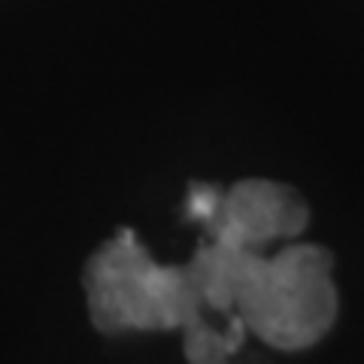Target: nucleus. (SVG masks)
Returning <instances> with one entry per match:
<instances>
[{"mask_svg":"<svg viewBox=\"0 0 364 364\" xmlns=\"http://www.w3.org/2000/svg\"><path fill=\"white\" fill-rule=\"evenodd\" d=\"M91 322L104 334L173 331L203 318V301L186 264H158L131 228L107 240L85 264Z\"/></svg>","mask_w":364,"mask_h":364,"instance_id":"obj_1","label":"nucleus"},{"mask_svg":"<svg viewBox=\"0 0 364 364\" xmlns=\"http://www.w3.org/2000/svg\"><path fill=\"white\" fill-rule=\"evenodd\" d=\"M334 258L316 243H289L249 261L234 316L273 349H306L331 331L337 318Z\"/></svg>","mask_w":364,"mask_h":364,"instance_id":"obj_2","label":"nucleus"},{"mask_svg":"<svg viewBox=\"0 0 364 364\" xmlns=\"http://www.w3.org/2000/svg\"><path fill=\"white\" fill-rule=\"evenodd\" d=\"M306 222L310 210L294 188L270 179H243L225 191L219 210L203 228L213 243L264 252L279 240H294Z\"/></svg>","mask_w":364,"mask_h":364,"instance_id":"obj_3","label":"nucleus"},{"mask_svg":"<svg viewBox=\"0 0 364 364\" xmlns=\"http://www.w3.org/2000/svg\"><path fill=\"white\" fill-rule=\"evenodd\" d=\"M255 252L225 243H200L195 258L188 261V273L195 279V289L203 301V310H215L222 316H234L237 298H240L249 261Z\"/></svg>","mask_w":364,"mask_h":364,"instance_id":"obj_4","label":"nucleus"},{"mask_svg":"<svg viewBox=\"0 0 364 364\" xmlns=\"http://www.w3.org/2000/svg\"><path fill=\"white\" fill-rule=\"evenodd\" d=\"M246 325L240 316H228V328L225 331H215L213 325H207V318H200L198 325L186 328V343L182 352L191 364H225L231 352H237L243 346L246 337Z\"/></svg>","mask_w":364,"mask_h":364,"instance_id":"obj_5","label":"nucleus"},{"mask_svg":"<svg viewBox=\"0 0 364 364\" xmlns=\"http://www.w3.org/2000/svg\"><path fill=\"white\" fill-rule=\"evenodd\" d=\"M222 195H225V188H219V186L195 182V186L188 188V198H186V215L188 219H195V222H200V225H207L215 215V210H219Z\"/></svg>","mask_w":364,"mask_h":364,"instance_id":"obj_6","label":"nucleus"}]
</instances>
